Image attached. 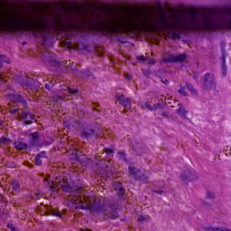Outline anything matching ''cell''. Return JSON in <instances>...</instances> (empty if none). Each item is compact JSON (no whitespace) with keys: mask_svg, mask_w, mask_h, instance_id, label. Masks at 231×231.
I'll return each mask as SVG.
<instances>
[{"mask_svg":"<svg viewBox=\"0 0 231 231\" xmlns=\"http://www.w3.org/2000/svg\"><path fill=\"white\" fill-rule=\"evenodd\" d=\"M65 45H66V44L64 42H60V43H59V46H60V47H63Z\"/></svg>","mask_w":231,"mask_h":231,"instance_id":"obj_17","label":"cell"},{"mask_svg":"<svg viewBox=\"0 0 231 231\" xmlns=\"http://www.w3.org/2000/svg\"><path fill=\"white\" fill-rule=\"evenodd\" d=\"M116 99L121 106L130 109L132 107V101L127 97L122 95H117L116 96Z\"/></svg>","mask_w":231,"mask_h":231,"instance_id":"obj_4","label":"cell"},{"mask_svg":"<svg viewBox=\"0 0 231 231\" xmlns=\"http://www.w3.org/2000/svg\"><path fill=\"white\" fill-rule=\"evenodd\" d=\"M177 111H178V114H179L180 116H181V117H184V118L187 117L186 114H187V111H186L185 107L182 104L180 105V106L179 107Z\"/></svg>","mask_w":231,"mask_h":231,"instance_id":"obj_7","label":"cell"},{"mask_svg":"<svg viewBox=\"0 0 231 231\" xmlns=\"http://www.w3.org/2000/svg\"><path fill=\"white\" fill-rule=\"evenodd\" d=\"M186 57L185 54H181L174 57H167L164 58V61L168 62H182L185 60Z\"/></svg>","mask_w":231,"mask_h":231,"instance_id":"obj_5","label":"cell"},{"mask_svg":"<svg viewBox=\"0 0 231 231\" xmlns=\"http://www.w3.org/2000/svg\"><path fill=\"white\" fill-rule=\"evenodd\" d=\"M35 163L36 165H38V166H39V165H41L42 163V161L41 160V159L39 158H37L36 157L35 159Z\"/></svg>","mask_w":231,"mask_h":231,"instance_id":"obj_14","label":"cell"},{"mask_svg":"<svg viewBox=\"0 0 231 231\" xmlns=\"http://www.w3.org/2000/svg\"><path fill=\"white\" fill-rule=\"evenodd\" d=\"M129 172L132 175H135L139 173L140 172V170L137 168L129 167L128 168Z\"/></svg>","mask_w":231,"mask_h":231,"instance_id":"obj_10","label":"cell"},{"mask_svg":"<svg viewBox=\"0 0 231 231\" xmlns=\"http://www.w3.org/2000/svg\"><path fill=\"white\" fill-rule=\"evenodd\" d=\"M204 228L208 231H231V229L222 226H208L205 227Z\"/></svg>","mask_w":231,"mask_h":231,"instance_id":"obj_6","label":"cell"},{"mask_svg":"<svg viewBox=\"0 0 231 231\" xmlns=\"http://www.w3.org/2000/svg\"><path fill=\"white\" fill-rule=\"evenodd\" d=\"M79 46V44L78 43H73L72 45V47L73 49H76L77 48H78Z\"/></svg>","mask_w":231,"mask_h":231,"instance_id":"obj_16","label":"cell"},{"mask_svg":"<svg viewBox=\"0 0 231 231\" xmlns=\"http://www.w3.org/2000/svg\"><path fill=\"white\" fill-rule=\"evenodd\" d=\"M154 192H156L157 193H158L159 194H162L164 193V191H161V190H158V191H154Z\"/></svg>","mask_w":231,"mask_h":231,"instance_id":"obj_18","label":"cell"},{"mask_svg":"<svg viewBox=\"0 0 231 231\" xmlns=\"http://www.w3.org/2000/svg\"><path fill=\"white\" fill-rule=\"evenodd\" d=\"M206 197L208 199H213L215 197V195L213 192L208 191L206 194Z\"/></svg>","mask_w":231,"mask_h":231,"instance_id":"obj_11","label":"cell"},{"mask_svg":"<svg viewBox=\"0 0 231 231\" xmlns=\"http://www.w3.org/2000/svg\"><path fill=\"white\" fill-rule=\"evenodd\" d=\"M185 86H186L187 88L188 89L189 91L191 92H192V93H193L194 94H197V93H198L197 91L196 90V89L194 88V87L190 83H186L185 84Z\"/></svg>","mask_w":231,"mask_h":231,"instance_id":"obj_9","label":"cell"},{"mask_svg":"<svg viewBox=\"0 0 231 231\" xmlns=\"http://www.w3.org/2000/svg\"><path fill=\"white\" fill-rule=\"evenodd\" d=\"M181 176L182 179L186 183L196 181L199 178V177L194 172L189 170H186L183 172L181 173Z\"/></svg>","mask_w":231,"mask_h":231,"instance_id":"obj_3","label":"cell"},{"mask_svg":"<svg viewBox=\"0 0 231 231\" xmlns=\"http://www.w3.org/2000/svg\"><path fill=\"white\" fill-rule=\"evenodd\" d=\"M11 141V140L10 139H8V138H7L6 137H4V136H3V137L1 138V142H5V141H6V142H10Z\"/></svg>","mask_w":231,"mask_h":231,"instance_id":"obj_15","label":"cell"},{"mask_svg":"<svg viewBox=\"0 0 231 231\" xmlns=\"http://www.w3.org/2000/svg\"><path fill=\"white\" fill-rule=\"evenodd\" d=\"M14 145L15 148L19 150L27 149L28 147V146L26 143L21 142H16L15 143Z\"/></svg>","mask_w":231,"mask_h":231,"instance_id":"obj_8","label":"cell"},{"mask_svg":"<svg viewBox=\"0 0 231 231\" xmlns=\"http://www.w3.org/2000/svg\"><path fill=\"white\" fill-rule=\"evenodd\" d=\"M203 83L204 87L207 89L213 90L216 88V83L213 74L207 73L203 78Z\"/></svg>","mask_w":231,"mask_h":231,"instance_id":"obj_1","label":"cell"},{"mask_svg":"<svg viewBox=\"0 0 231 231\" xmlns=\"http://www.w3.org/2000/svg\"><path fill=\"white\" fill-rule=\"evenodd\" d=\"M37 158H44V157H46V153L45 152H42L40 153H39V154H38L37 156H36Z\"/></svg>","mask_w":231,"mask_h":231,"instance_id":"obj_13","label":"cell"},{"mask_svg":"<svg viewBox=\"0 0 231 231\" xmlns=\"http://www.w3.org/2000/svg\"><path fill=\"white\" fill-rule=\"evenodd\" d=\"M221 50L222 54V74L224 76H226L227 75V66L226 63V45L224 42H222L221 43Z\"/></svg>","mask_w":231,"mask_h":231,"instance_id":"obj_2","label":"cell"},{"mask_svg":"<svg viewBox=\"0 0 231 231\" xmlns=\"http://www.w3.org/2000/svg\"><path fill=\"white\" fill-rule=\"evenodd\" d=\"M178 92H179L181 95L183 96H187L188 95L187 93L185 91L184 89H181L178 90Z\"/></svg>","mask_w":231,"mask_h":231,"instance_id":"obj_12","label":"cell"}]
</instances>
